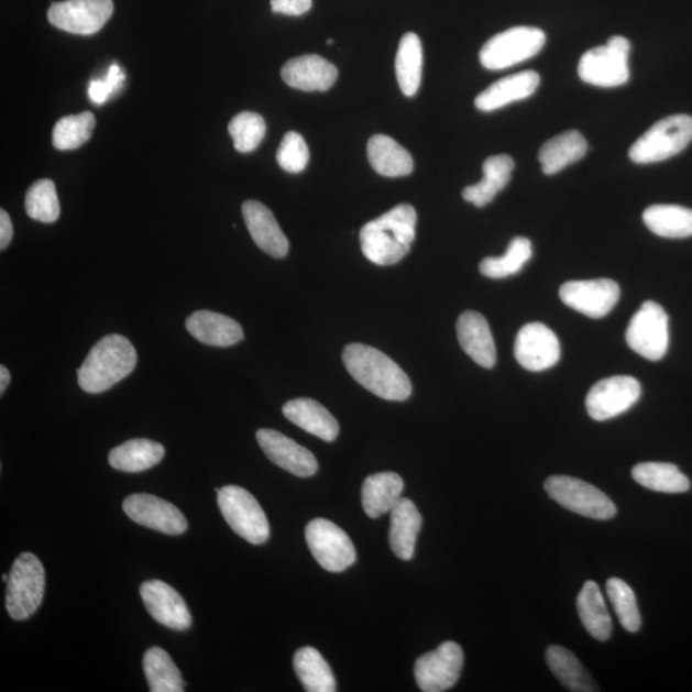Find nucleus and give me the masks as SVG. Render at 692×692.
Listing matches in <instances>:
<instances>
[{"label":"nucleus","mask_w":692,"mask_h":692,"mask_svg":"<svg viewBox=\"0 0 692 692\" xmlns=\"http://www.w3.org/2000/svg\"><path fill=\"white\" fill-rule=\"evenodd\" d=\"M217 502L224 520L240 538L253 546H261L268 540L271 528L266 513L245 488L224 486L217 493Z\"/></svg>","instance_id":"nucleus-6"},{"label":"nucleus","mask_w":692,"mask_h":692,"mask_svg":"<svg viewBox=\"0 0 692 692\" xmlns=\"http://www.w3.org/2000/svg\"><path fill=\"white\" fill-rule=\"evenodd\" d=\"M123 512L135 524L166 535H182L188 530V519L182 510L158 496L132 494L123 502Z\"/></svg>","instance_id":"nucleus-16"},{"label":"nucleus","mask_w":692,"mask_h":692,"mask_svg":"<svg viewBox=\"0 0 692 692\" xmlns=\"http://www.w3.org/2000/svg\"><path fill=\"white\" fill-rule=\"evenodd\" d=\"M143 667L152 692H183L185 690L182 673L166 650L158 647L147 649Z\"/></svg>","instance_id":"nucleus-38"},{"label":"nucleus","mask_w":692,"mask_h":692,"mask_svg":"<svg viewBox=\"0 0 692 692\" xmlns=\"http://www.w3.org/2000/svg\"><path fill=\"white\" fill-rule=\"evenodd\" d=\"M294 670L308 692H336L337 681L320 651L306 647L294 656Z\"/></svg>","instance_id":"nucleus-35"},{"label":"nucleus","mask_w":692,"mask_h":692,"mask_svg":"<svg viewBox=\"0 0 692 692\" xmlns=\"http://www.w3.org/2000/svg\"><path fill=\"white\" fill-rule=\"evenodd\" d=\"M424 66L422 43L415 33L402 37L396 53L395 73L403 95L415 97L421 85Z\"/></svg>","instance_id":"nucleus-33"},{"label":"nucleus","mask_w":692,"mask_h":692,"mask_svg":"<svg viewBox=\"0 0 692 692\" xmlns=\"http://www.w3.org/2000/svg\"><path fill=\"white\" fill-rule=\"evenodd\" d=\"M243 216L249 233L263 252L274 259H284L289 252V240L277 223L274 213L256 200H246Z\"/></svg>","instance_id":"nucleus-20"},{"label":"nucleus","mask_w":692,"mask_h":692,"mask_svg":"<svg viewBox=\"0 0 692 692\" xmlns=\"http://www.w3.org/2000/svg\"><path fill=\"white\" fill-rule=\"evenodd\" d=\"M105 80L110 84L113 92L119 90L122 87V83L124 80V74L122 73L121 67L119 65H112L110 69H108V74Z\"/></svg>","instance_id":"nucleus-48"},{"label":"nucleus","mask_w":692,"mask_h":692,"mask_svg":"<svg viewBox=\"0 0 692 692\" xmlns=\"http://www.w3.org/2000/svg\"><path fill=\"white\" fill-rule=\"evenodd\" d=\"M631 44L624 36H612L606 45L590 50L580 59L579 76L598 88L622 87L629 80L628 56Z\"/></svg>","instance_id":"nucleus-8"},{"label":"nucleus","mask_w":692,"mask_h":692,"mask_svg":"<svg viewBox=\"0 0 692 692\" xmlns=\"http://www.w3.org/2000/svg\"><path fill=\"white\" fill-rule=\"evenodd\" d=\"M113 95V90L106 80H91L89 84V97L92 103L103 105Z\"/></svg>","instance_id":"nucleus-46"},{"label":"nucleus","mask_w":692,"mask_h":692,"mask_svg":"<svg viewBox=\"0 0 692 692\" xmlns=\"http://www.w3.org/2000/svg\"><path fill=\"white\" fill-rule=\"evenodd\" d=\"M283 80L303 91L329 90L338 79V68L315 54L293 58L282 69Z\"/></svg>","instance_id":"nucleus-21"},{"label":"nucleus","mask_w":692,"mask_h":692,"mask_svg":"<svg viewBox=\"0 0 692 692\" xmlns=\"http://www.w3.org/2000/svg\"><path fill=\"white\" fill-rule=\"evenodd\" d=\"M45 593L44 565L33 553L15 559L7 582L6 606L15 620L28 619L42 605Z\"/></svg>","instance_id":"nucleus-5"},{"label":"nucleus","mask_w":692,"mask_h":692,"mask_svg":"<svg viewBox=\"0 0 692 692\" xmlns=\"http://www.w3.org/2000/svg\"><path fill=\"white\" fill-rule=\"evenodd\" d=\"M458 340L464 352L481 367L493 369L496 364L494 338L485 317L469 310L457 322Z\"/></svg>","instance_id":"nucleus-22"},{"label":"nucleus","mask_w":692,"mask_h":692,"mask_svg":"<svg viewBox=\"0 0 692 692\" xmlns=\"http://www.w3.org/2000/svg\"><path fill=\"white\" fill-rule=\"evenodd\" d=\"M186 329L200 343L227 348L240 343L244 339L243 329L232 318L211 312V310H198L186 320Z\"/></svg>","instance_id":"nucleus-24"},{"label":"nucleus","mask_w":692,"mask_h":692,"mask_svg":"<svg viewBox=\"0 0 692 692\" xmlns=\"http://www.w3.org/2000/svg\"><path fill=\"white\" fill-rule=\"evenodd\" d=\"M619 285L609 278L581 279L562 285L559 297L567 307L590 318H603L619 300Z\"/></svg>","instance_id":"nucleus-15"},{"label":"nucleus","mask_w":692,"mask_h":692,"mask_svg":"<svg viewBox=\"0 0 692 692\" xmlns=\"http://www.w3.org/2000/svg\"><path fill=\"white\" fill-rule=\"evenodd\" d=\"M278 166L286 173L300 174L309 162L306 140L298 132L290 131L284 136L276 154Z\"/></svg>","instance_id":"nucleus-44"},{"label":"nucleus","mask_w":692,"mask_h":692,"mask_svg":"<svg viewBox=\"0 0 692 692\" xmlns=\"http://www.w3.org/2000/svg\"><path fill=\"white\" fill-rule=\"evenodd\" d=\"M136 350L129 339L107 336L91 348L87 360L77 371V378L84 392L99 394L128 377L136 367Z\"/></svg>","instance_id":"nucleus-3"},{"label":"nucleus","mask_w":692,"mask_h":692,"mask_svg":"<svg viewBox=\"0 0 692 692\" xmlns=\"http://www.w3.org/2000/svg\"><path fill=\"white\" fill-rule=\"evenodd\" d=\"M463 650L457 642L447 641L438 649L419 657L415 667V678L425 692H441L452 689L462 672Z\"/></svg>","instance_id":"nucleus-13"},{"label":"nucleus","mask_w":692,"mask_h":692,"mask_svg":"<svg viewBox=\"0 0 692 692\" xmlns=\"http://www.w3.org/2000/svg\"><path fill=\"white\" fill-rule=\"evenodd\" d=\"M532 259V243L530 240L517 237L508 245L503 256H488L480 263V272L488 278H505L518 274L525 264Z\"/></svg>","instance_id":"nucleus-39"},{"label":"nucleus","mask_w":692,"mask_h":692,"mask_svg":"<svg viewBox=\"0 0 692 692\" xmlns=\"http://www.w3.org/2000/svg\"><path fill=\"white\" fill-rule=\"evenodd\" d=\"M13 238V227L10 216L2 209L0 211V249H4L10 245Z\"/></svg>","instance_id":"nucleus-47"},{"label":"nucleus","mask_w":692,"mask_h":692,"mask_svg":"<svg viewBox=\"0 0 692 692\" xmlns=\"http://www.w3.org/2000/svg\"><path fill=\"white\" fill-rule=\"evenodd\" d=\"M343 362L356 383L378 398L391 402L409 398L411 384L407 373L376 348L349 344L344 348Z\"/></svg>","instance_id":"nucleus-2"},{"label":"nucleus","mask_w":692,"mask_h":692,"mask_svg":"<svg viewBox=\"0 0 692 692\" xmlns=\"http://www.w3.org/2000/svg\"><path fill=\"white\" fill-rule=\"evenodd\" d=\"M547 663L550 671L562 685L574 692H593L598 689L586 668L582 666L572 651L563 647H549L547 650Z\"/></svg>","instance_id":"nucleus-36"},{"label":"nucleus","mask_w":692,"mask_h":692,"mask_svg":"<svg viewBox=\"0 0 692 692\" xmlns=\"http://www.w3.org/2000/svg\"><path fill=\"white\" fill-rule=\"evenodd\" d=\"M543 486L551 499L580 516L598 520L616 516L617 508L611 497L585 481L570 476H553L549 477Z\"/></svg>","instance_id":"nucleus-9"},{"label":"nucleus","mask_w":692,"mask_h":692,"mask_svg":"<svg viewBox=\"0 0 692 692\" xmlns=\"http://www.w3.org/2000/svg\"><path fill=\"white\" fill-rule=\"evenodd\" d=\"M367 155L372 168L380 175L404 177L414 173V158L391 136H372L367 145Z\"/></svg>","instance_id":"nucleus-30"},{"label":"nucleus","mask_w":692,"mask_h":692,"mask_svg":"<svg viewBox=\"0 0 692 692\" xmlns=\"http://www.w3.org/2000/svg\"><path fill=\"white\" fill-rule=\"evenodd\" d=\"M606 594L609 596L622 627L628 633L639 631L641 616L634 590L624 580L613 578L606 582Z\"/></svg>","instance_id":"nucleus-42"},{"label":"nucleus","mask_w":692,"mask_h":692,"mask_svg":"<svg viewBox=\"0 0 692 692\" xmlns=\"http://www.w3.org/2000/svg\"><path fill=\"white\" fill-rule=\"evenodd\" d=\"M641 385L631 376H612L598 381L586 396V409L591 418L603 422L624 415L639 402Z\"/></svg>","instance_id":"nucleus-12"},{"label":"nucleus","mask_w":692,"mask_h":692,"mask_svg":"<svg viewBox=\"0 0 692 692\" xmlns=\"http://www.w3.org/2000/svg\"><path fill=\"white\" fill-rule=\"evenodd\" d=\"M272 11L285 15H301L312 8V0H271Z\"/></svg>","instance_id":"nucleus-45"},{"label":"nucleus","mask_w":692,"mask_h":692,"mask_svg":"<svg viewBox=\"0 0 692 692\" xmlns=\"http://www.w3.org/2000/svg\"><path fill=\"white\" fill-rule=\"evenodd\" d=\"M112 0H65L53 3L48 20L54 28L76 35H92L112 18Z\"/></svg>","instance_id":"nucleus-14"},{"label":"nucleus","mask_w":692,"mask_h":692,"mask_svg":"<svg viewBox=\"0 0 692 692\" xmlns=\"http://www.w3.org/2000/svg\"><path fill=\"white\" fill-rule=\"evenodd\" d=\"M310 553L326 571L344 572L356 559L354 543L348 534L331 520L317 518L306 527Z\"/></svg>","instance_id":"nucleus-10"},{"label":"nucleus","mask_w":692,"mask_h":692,"mask_svg":"<svg viewBox=\"0 0 692 692\" xmlns=\"http://www.w3.org/2000/svg\"><path fill=\"white\" fill-rule=\"evenodd\" d=\"M626 341L637 354L649 361H660L670 344L668 316L656 301H645L628 323Z\"/></svg>","instance_id":"nucleus-11"},{"label":"nucleus","mask_w":692,"mask_h":692,"mask_svg":"<svg viewBox=\"0 0 692 692\" xmlns=\"http://www.w3.org/2000/svg\"><path fill=\"white\" fill-rule=\"evenodd\" d=\"M165 457V448L160 442L147 439H134L112 449L108 461L114 470L129 473L153 469Z\"/></svg>","instance_id":"nucleus-31"},{"label":"nucleus","mask_w":692,"mask_h":692,"mask_svg":"<svg viewBox=\"0 0 692 692\" xmlns=\"http://www.w3.org/2000/svg\"><path fill=\"white\" fill-rule=\"evenodd\" d=\"M578 611L583 627L598 641H606L612 635V619L597 583L587 581L578 596Z\"/></svg>","instance_id":"nucleus-32"},{"label":"nucleus","mask_w":692,"mask_h":692,"mask_svg":"<svg viewBox=\"0 0 692 692\" xmlns=\"http://www.w3.org/2000/svg\"><path fill=\"white\" fill-rule=\"evenodd\" d=\"M421 526L422 517L416 504L407 497H400L391 512V532H388V541L396 557L403 561H410L414 558Z\"/></svg>","instance_id":"nucleus-26"},{"label":"nucleus","mask_w":692,"mask_h":692,"mask_svg":"<svg viewBox=\"0 0 692 692\" xmlns=\"http://www.w3.org/2000/svg\"><path fill=\"white\" fill-rule=\"evenodd\" d=\"M515 356L528 371H546L554 367L561 360V343L548 326L539 322L527 323L517 333Z\"/></svg>","instance_id":"nucleus-17"},{"label":"nucleus","mask_w":692,"mask_h":692,"mask_svg":"<svg viewBox=\"0 0 692 692\" xmlns=\"http://www.w3.org/2000/svg\"><path fill=\"white\" fill-rule=\"evenodd\" d=\"M642 220L660 238L692 237V209L674 205H656L645 209Z\"/></svg>","instance_id":"nucleus-34"},{"label":"nucleus","mask_w":692,"mask_h":692,"mask_svg":"<svg viewBox=\"0 0 692 692\" xmlns=\"http://www.w3.org/2000/svg\"><path fill=\"white\" fill-rule=\"evenodd\" d=\"M513 169H515V161L509 155L488 157L482 166L484 177L479 184L463 190V199L477 208L492 204L497 194L509 184Z\"/></svg>","instance_id":"nucleus-27"},{"label":"nucleus","mask_w":692,"mask_h":692,"mask_svg":"<svg viewBox=\"0 0 692 692\" xmlns=\"http://www.w3.org/2000/svg\"><path fill=\"white\" fill-rule=\"evenodd\" d=\"M404 482L399 474L381 472L371 474L363 482L362 504L365 515L378 518L391 513L400 501Z\"/></svg>","instance_id":"nucleus-28"},{"label":"nucleus","mask_w":692,"mask_h":692,"mask_svg":"<svg viewBox=\"0 0 692 692\" xmlns=\"http://www.w3.org/2000/svg\"><path fill=\"white\" fill-rule=\"evenodd\" d=\"M586 152V139L576 130L565 131L561 135L551 138L539 152L543 174L561 173L565 167L585 157Z\"/></svg>","instance_id":"nucleus-29"},{"label":"nucleus","mask_w":692,"mask_h":692,"mask_svg":"<svg viewBox=\"0 0 692 692\" xmlns=\"http://www.w3.org/2000/svg\"><path fill=\"white\" fill-rule=\"evenodd\" d=\"M692 140V117H666L651 127L629 150V158L637 165L663 162L681 153Z\"/></svg>","instance_id":"nucleus-4"},{"label":"nucleus","mask_w":692,"mask_h":692,"mask_svg":"<svg viewBox=\"0 0 692 692\" xmlns=\"http://www.w3.org/2000/svg\"><path fill=\"white\" fill-rule=\"evenodd\" d=\"M540 85V76L535 72H524L504 77L490 85L474 100V105L482 112L501 110L505 106L530 98Z\"/></svg>","instance_id":"nucleus-23"},{"label":"nucleus","mask_w":692,"mask_h":692,"mask_svg":"<svg viewBox=\"0 0 692 692\" xmlns=\"http://www.w3.org/2000/svg\"><path fill=\"white\" fill-rule=\"evenodd\" d=\"M11 383V373L8 371L4 365L0 367V394H4L6 388Z\"/></svg>","instance_id":"nucleus-49"},{"label":"nucleus","mask_w":692,"mask_h":692,"mask_svg":"<svg viewBox=\"0 0 692 692\" xmlns=\"http://www.w3.org/2000/svg\"><path fill=\"white\" fill-rule=\"evenodd\" d=\"M546 42V33L538 28H512L493 36L482 46L480 62L485 68L499 72L535 57Z\"/></svg>","instance_id":"nucleus-7"},{"label":"nucleus","mask_w":692,"mask_h":692,"mask_svg":"<svg viewBox=\"0 0 692 692\" xmlns=\"http://www.w3.org/2000/svg\"><path fill=\"white\" fill-rule=\"evenodd\" d=\"M633 477L637 484L657 493L680 494L690 488V480L679 470V466L671 463L637 464L634 466Z\"/></svg>","instance_id":"nucleus-37"},{"label":"nucleus","mask_w":692,"mask_h":692,"mask_svg":"<svg viewBox=\"0 0 692 692\" xmlns=\"http://www.w3.org/2000/svg\"><path fill=\"white\" fill-rule=\"evenodd\" d=\"M229 132L238 152L251 153L266 135V122L259 113L241 112L231 120Z\"/></svg>","instance_id":"nucleus-43"},{"label":"nucleus","mask_w":692,"mask_h":692,"mask_svg":"<svg viewBox=\"0 0 692 692\" xmlns=\"http://www.w3.org/2000/svg\"><path fill=\"white\" fill-rule=\"evenodd\" d=\"M283 414L290 422L317 438L328 442L338 438L340 427L336 417L314 399L299 398L287 402Z\"/></svg>","instance_id":"nucleus-25"},{"label":"nucleus","mask_w":692,"mask_h":692,"mask_svg":"<svg viewBox=\"0 0 692 692\" xmlns=\"http://www.w3.org/2000/svg\"><path fill=\"white\" fill-rule=\"evenodd\" d=\"M332 43H333L332 39H329L328 44H332Z\"/></svg>","instance_id":"nucleus-50"},{"label":"nucleus","mask_w":692,"mask_h":692,"mask_svg":"<svg viewBox=\"0 0 692 692\" xmlns=\"http://www.w3.org/2000/svg\"><path fill=\"white\" fill-rule=\"evenodd\" d=\"M143 603L151 616L175 631H185L191 626V614L184 597L160 580H151L140 587Z\"/></svg>","instance_id":"nucleus-18"},{"label":"nucleus","mask_w":692,"mask_h":692,"mask_svg":"<svg viewBox=\"0 0 692 692\" xmlns=\"http://www.w3.org/2000/svg\"><path fill=\"white\" fill-rule=\"evenodd\" d=\"M30 219L43 223H53L59 219L61 207L56 185L48 178L31 185L25 199Z\"/></svg>","instance_id":"nucleus-41"},{"label":"nucleus","mask_w":692,"mask_h":692,"mask_svg":"<svg viewBox=\"0 0 692 692\" xmlns=\"http://www.w3.org/2000/svg\"><path fill=\"white\" fill-rule=\"evenodd\" d=\"M417 212L399 205L378 219L365 223L360 232L362 252L377 266H392L406 256L416 240Z\"/></svg>","instance_id":"nucleus-1"},{"label":"nucleus","mask_w":692,"mask_h":692,"mask_svg":"<svg viewBox=\"0 0 692 692\" xmlns=\"http://www.w3.org/2000/svg\"><path fill=\"white\" fill-rule=\"evenodd\" d=\"M96 129V117L91 112L67 116L53 130V145L58 151L77 150L88 143Z\"/></svg>","instance_id":"nucleus-40"},{"label":"nucleus","mask_w":692,"mask_h":692,"mask_svg":"<svg viewBox=\"0 0 692 692\" xmlns=\"http://www.w3.org/2000/svg\"><path fill=\"white\" fill-rule=\"evenodd\" d=\"M256 440L268 460L283 470L298 477H310L316 474L318 470L316 457L284 433L262 429L256 431Z\"/></svg>","instance_id":"nucleus-19"}]
</instances>
